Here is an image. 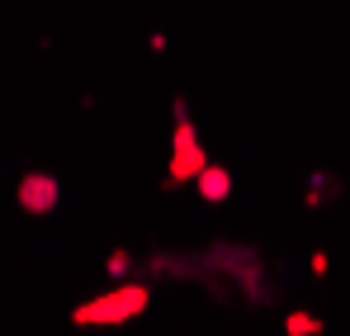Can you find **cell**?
Here are the masks:
<instances>
[{
    "label": "cell",
    "instance_id": "6da1fadb",
    "mask_svg": "<svg viewBox=\"0 0 350 336\" xmlns=\"http://www.w3.org/2000/svg\"><path fill=\"white\" fill-rule=\"evenodd\" d=\"M142 303H147V289H118L114 298H100V303L81 308L76 322H123V318H133Z\"/></svg>",
    "mask_w": 350,
    "mask_h": 336
},
{
    "label": "cell",
    "instance_id": "7a4b0ae2",
    "mask_svg": "<svg viewBox=\"0 0 350 336\" xmlns=\"http://www.w3.org/2000/svg\"><path fill=\"white\" fill-rule=\"evenodd\" d=\"M19 204H24L29 214H48V209L57 204V180H53V175H24Z\"/></svg>",
    "mask_w": 350,
    "mask_h": 336
},
{
    "label": "cell",
    "instance_id": "3957f363",
    "mask_svg": "<svg viewBox=\"0 0 350 336\" xmlns=\"http://www.w3.org/2000/svg\"><path fill=\"white\" fill-rule=\"evenodd\" d=\"M199 190H204L208 199H223V194H228V170L204 166V170H199Z\"/></svg>",
    "mask_w": 350,
    "mask_h": 336
}]
</instances>
